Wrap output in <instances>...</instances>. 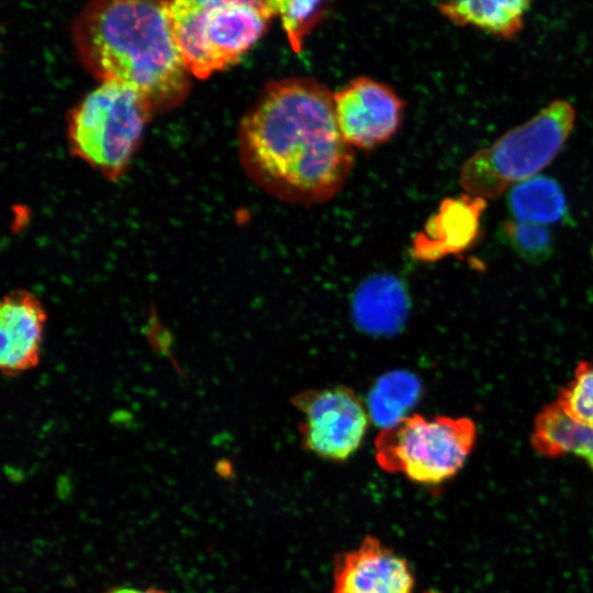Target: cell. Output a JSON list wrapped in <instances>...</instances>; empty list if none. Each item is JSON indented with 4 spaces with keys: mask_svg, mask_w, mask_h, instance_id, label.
Here are the masks:
<instances>
[{
    "mask_svg": "<svg viewBox=\"0 0 593 593\" xmlns=\"http://www.w3.org/2000/svg\"><path fill=\"white\" fill-rule=\"evenodd\" d=\"M238 156L258 188L300 205L333 199L355 160L354 148L339 132L332 91L310 77L264 86L240 120Z\"/></svg>",
    "mask_w": 593,
    "mask_h": 593,
    "instance_id": "cell-1",
    "label": "cell"
},
{
    "mask_svg": "<svg viewBox=\"0 0 593 593\" xmlns=\"http://www.w3.org/2000/svg\"><path fill=\"white\" fill-rule=\"evenodd\" d=\"M170 1L90 0L71 29L91 75L137 90L155 110L177 105L190 89L191 75L171 31Z\"/></svg>",
    "mask_w": 593,
    "mask_h": 593,
    "instance_id": "cell-2",
    "label": "cell"
},
{
    "mask_svg": "<svg viewBox=\"0 0 593 593\" xmlns=\"http://www.w3.org/2000/svg\"><path fill=\"white\" fill-rule=\"evenodd\" d=\"M574 122L571 103L550 102L530 120L473 154L461 168L460 184L471 195L497 198L511 184L530 179L548 166L563 147Z\"/></svg>",
    "mask_w": 593,
    "mask_h": 593,
    "instance_id": "cell-3",
    "label": "cell"
},
{
    "mask_svg": "<svg viewBox=\"0 0 593 593\" xmlns=\"http://www.w3.org/2000/svg\"><path fill=\"white\" fill-rule=\"evenodd\" d=\"M155 111L137 90L101 82L70 111L67 136L71 153L108 179L123 175Z\"/></svg>",
    "mask_w": 593,
    "mask_h": 593,
    "instance_id": "cell-4",
    "label": "cell"
},
{
    "mask_svg": "<svg viewBox=\"0 0 593 593\" xmlns=\"http://www.w3.org/2000/svg\"><path fill=\"white\" fill-rule=\"evenodd\" d=\"M475 437L470 418L413 414L382 428L374 441L376 460L387 472L438 485L463 467Z\"/></svg>",
    "mask_w": 593,
    "mask_h": 593,
    "instance_id": "cell-5",
    "label": "cell"
},
{
    "mask_svg": "<svg viewBox=\"0 0 593 593\" xmlns=\"http://www.w3.org/2000/svg\"><path fill=\"white\" fill-rule=\"evenodd\" d=\"M301 412L304 448L331 461H346L363 441L371 418L358 394L345 385L309 390L292 398Z\"/></svg>",
    "mask_w": 593,
    "mask_h": 593,
    "instance_id": "cell-6",
    "label": "cell"
},
{
    "mask_svg": "<svg viewBox=\"0 0 593 593\" xmlns=\"http://www.w3.org/2000/svg\"><path fill=\"white\" fill-rule=\"evenodd\" d=\"M334 112L344 141L370 150L399 131L404 101L388 85L360 76L333 93Z\"/></svg>",
    "mask_w": 593,
    "mask_h": 593,
    "instance_id": "cell-7",
    "label": "cell"
},
{
    "mask_svg": "<svg viewBox=\"0 0 593 593\" xmlns=\"http://www.w3.org/2000/svg\"><path fill=\"white\" fill-rule=\"evenodd\" d=\"M414 586L406 559L372 536L335 561L333 593H413Z\"/></svg>",
    "mask_w": 593,
    "mask_h": 593,
    "instance_id": "cell-8",
    "label": "cell"
},
{
    "mask_svg": "<svg viewBox=\"0 0 593 593\" xmlns=\"http://www.w3.org/2000/svg\"><path fill=\"white\" fill-rule=\"evenodd\" d=\"M46 312L26 290L7 294L0 309V367L8 377L34 368L41 357Z\"/></svg>",
    "mask_w": 593,
    "mask_h": 593,
    "instance_id": "cell-9",
    "label": "cell"
},
{
    "mask_svg": "<svg viewBox=\"0 0 593 593\" xmlns=\"http://www.w3.org/2000/svg\"><path fill=\"white\" fill-rule=\"evenodd\" d=\"M485 208V199L469 193L444 200L414 237V256L422 261H435L473 247L481 235Z\"/></svg>",
    "mask_w": 593,
    "mask_h": 593,
    "instance_id": "cell-10",
    "label": "cell"
},
{
    "mask_svg": "<svg viewBox=\"0 0 593 593\" xmlns=\"http://www.w3.org/2000/svg\"><path fill=\"white\" fill-rule=\"evenodd\" d=\"M203 35L214 74L239 61L272 19L262 7L228 4L203 9Z\"/></svg>",
    "mask_w": 593,
    "mask_h": 593,
    "instance_id": "cell-11",
    "label": "cell"
},
{
    "mask_svg": "<svg viewBox=\"0 0 593 593\" xmlns=\"http://www.w3.org/2000/svg\"><path fill=\"white\" fill-rule=\"evenodd\" d=\"M535 0H439L448 21L473 27L502 40L515 37Z\"/></svg>",
    "mask_w": 593,
    "mask_h": 593,
    "instance_id": "cell-12",
    "label": "cell"
},
{
    "mask_svg": "<svg viewBox=\"0 0 593 593\" xmlns=\"http://www.w3.org/2000/svg\"><path fill=\"white\" fill-rule=\"evenodd\" d=\"M530 443L545 457L577 455L593 470V429L572 419L556 402L537 414Z\"/></svg>",
    "mask_w": 593,
    "mask_h": 593,
    "instance_id": "cell-13",
    "label": "cell"
},
{
    "mask_svg": "<svg viewBox=\"0 0 593 593\" xmlns=\"http://www.w3.org/2000/svg\"><path fill=\"white\" fill-rule=\"evenodd\" d=\"M512 220L535 224H553L569 217V209L560 184L552 178L538 176L513 187L507 195Z\"/></svg>",
    "mask_w": 593,
    "mask_h": 593,
    "instance_id": "cell-14",
    "label": "cell"
},
{
    "mask_svg": "<svg viewBox=\"0 0 593 593\" xmlns=\"http://www.w3.org/2000/svg\"><path fill=\"white\" fill-rule=\"evenodd\" d=\"M419 381L411 373L396 371L379 379L369 400V413L377 424L389 427L401 418L417 401Z\"/></svg>",
    "mask_w": 593,
    "mask_h": 593,
    "instance_id": "cell-15",
    "label": "cell"
},
{
    "mask_svg": "<svg viewBox=\"0 0 593 593\" xmlns=\"http://www.w3.org/2000/svg\"><path fill=\"white\" fill-rule=\"evenodd\" d=\"M402 283L389 275H379L368 279L358 290L356 309L360 320L378 328L384 327L385 317L393 324L396 313L404 306Z\"/></svg>",
    "mask_w": 593,
    "mask_h": 593,
    "instance_id": "cell-16",
    "label": "cell"
},
{
    "mask_svg": "<svg viewBox=\"0 0 593 593\" xmlns=\"http://www.w3.org/2000/svg\"><path fill=\"white\" fill-rule=\"evenodd\" d=\"M326 0H264L271 18L280 20L293 52L300 53L304 41L320 22Z\"/></svg>",
    "mask_w": 593,
    "mask_h": 593,
    "instance_id": "cell-17",
    "label": "cell"
},
{
    "mask_svg": "<svg viewBox=\"0 0 593 593\" xmlns=\"http://www.w3.org/2000/svg\"><path fill=\"white\" fill-rule=\"evenodd\" d=\"M501 235L503 240L526 261L544 262L553 253V236L540 224L507 220L501 226Z\"/></svg>",
    "mask_w": 593,
    "mask_h": 593,
    "instance_id": "cell-18",
    "label": "cell"
},
{
    "mask_svg": "<svg viewBox=\"0 0 593 593\" xmlns=\"http://www.w3.org/2000/svg\"><path fill=\"white\" fill-rule=\"evenodd\" d=\"M556 402L572 419L593 429V359L578 363Z\"/></svg>",
    "mask_w": 593,
    "mask_h": 593,
    "instance_id": "cell-19",
    "label": "cell"
},
{
    "mask_svg": "<svg viewBox=\"0 0 593 593\" xmlns=\"http://www.w3.org/2000/svg\"><path fill=\"white\" fill-rule=\"evenodd\" d=\"M190 4L200 9H212L216 7H223L228 4H250L257 7H264V0H186Z\"/></svg>",
    "mask_w": 593,
    "mask_h": 593,
    "instance_id": "cell-20",
    "label": "cell"
},
{
    "mask_svg": "<svg viewBox=\"0 0 593 593\" xmlns=\"http://www.w3.org/2000/svg\"><path fill=\"white\" fill-rule=\"evenodd\" d=\"M107 593H166L157 588H132V586H116L108 591Z\"/></svg>",
    "mask_w": 593,
    "mask_h": 593,
    "instance_id": "cell-21",
    "label": "cell"
},
{
    "mask_svg": "<svg viewBox=\"0 0 593 593\" xmlns=\"http://www.w3.org/2000/svg\"><path fill=\"white\" fill-rule=\"evenodd\" d=\"M425 593H439V592L430 590V591H427Z\"/></svg>",
    "mask_w": 593,
    "mask_h": 593,
    "instance_id": "cell-22",
    "label": "cell"
}]
</instances>
